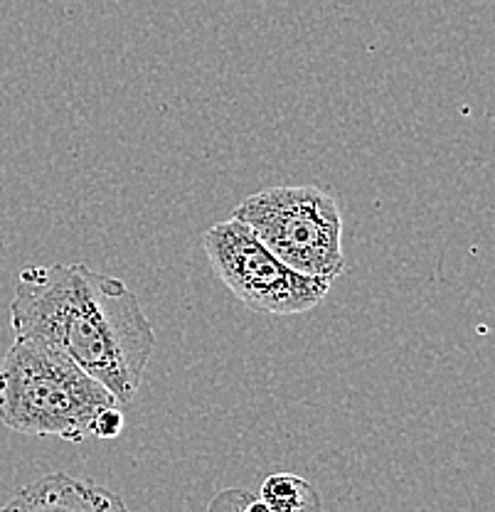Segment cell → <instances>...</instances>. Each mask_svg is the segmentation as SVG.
Wrapping results in <instances>:
<instances>
[{
	"mask_svg": "<svg viewBox=\"0 0 495 512\" xmlns=\"http://www.w3.org/2000/svg\"><path fill=\"white\" fill-rule=\"evenodd\" d=\"M15 338L62 352L129 407L156 348L136 293L87 264H35L18 274L10 303Z\"/></svg>",
	"mask_w": 495,
	"mask_h": 512,
	"instance_id": "1",
	"label": "cell"
},
{
	"mask_svg": "<svg viewBox=\"0 0 495 512\" xmlns=\"http://www.w3.org/2000/svg\"><path fill=\"white\" fill-rule=\"evenodd\" d=\"M114 404L104 384L42 343L15 338L0 362V424L15 434L82 444L97 414Z\"/></svg>",
	"mask_w": 495,
	"mask_h": 512,
	"instance_id": "2",
	"label": "cell"
},
{
	"mask_svg": "<svg viewBox=\"0 0 495 512\" xmlns=\"http://www.w3.org/2000/svg\"><path fill=\"white\" fill-rule=\"evenodd\" d=\"M271 254L306 276L345 271L343 212L318 185H276L244 197L232 212Z\"/></svg>",
	"mask_w": 495,
	"mask_h": 512,
	"instance_id": "3",
	"label": "cell"
},
{
	"mask_svg": "<svg viewBox=\"0 0 495 512\" xmlns=\"http://www.w3.org/2000/svg\"><path fill=\"white\" fill-rule=\"evenodd\" d=\"M210 269L239 303L266 316H301L321 306L333 279L306 276L271 254L242 222H217L202 234Z\"/></svg>",
	"mask_w": 495,
	"mask_h": 512,
	"instance_id": "4",
	"label": "cell"
},
{
	"mask_svg": "<svg viewBox=\"0 0 495 512\" xmlns=\"http://www.w3.org/2000/svg\"><path fill=\"white\" fill-rule=\"evenodd\" d=\"M0 512H133L114 490L94 480L50 473L20 488Z\"/></svg>",
	"mask_w": 495,
	"mask_h": 512,
	"instance_id": "5",
	"label": "cell"
},
{
	"mask_svg": "<svg viewBox=\"0 0 495 512\" xmlns=\"http://www.w3.org/2000/svg\"><path fill=\"white\" fill-rule=\"evenodd\" d=\"M259 498L271 512H323L316 485L296 473H274L262 483Z\"/></svg>",
	"mask_w": 495,
	"mask_h": 512,
	"instance_id": "6",
	"label": "cell"
},
{
	"mask_svg": "<svg viewBox=\"0 0 495 512\" xmlns=\"http://www.w3.org/2000/svg\"><path fill=\"white\" fill-rule=\"evenodd\" d=\"M126 426V416H124V407L121 404H114V407H106L101 409L92 424V436L97 439H116L121 436Z\"/></svg>",
	"mask_w": 495,
	"mask_h": 512,
	"instance_id": "7",
	"label": "cell"
},
{
	"mask_svg": "<svg viewBox=\"0 0 495 512\" xmlns=\"http://www.w3.org/2000/svg\"><path fill=\"white\" fill-rule=\"evenodd\" d=\"M239 512H271V508L264 503L262 498H252V495H244L242 508H239Z\"/></svg>",
	"mask_w": 495,
	"mask_h": 512,
	"instance_id": "8",
	"label": "cell"
}]
</instances>
